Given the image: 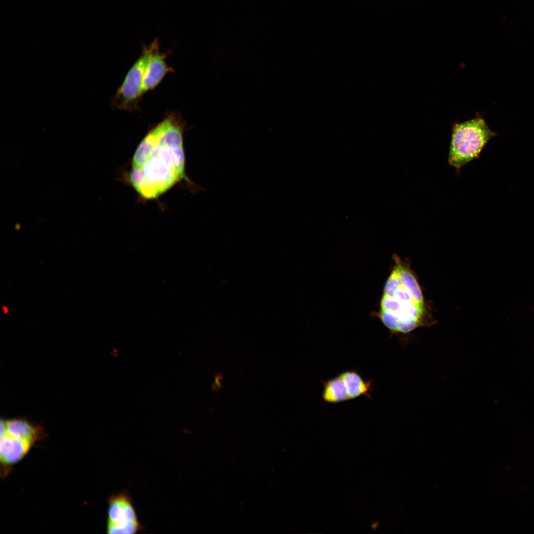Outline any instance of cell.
Masks as SVG:
<instances>
[{
    "instance_id": "ba28073f",
    "label": "cell",
    "mask_w": 534,
    "mask_h": 534,
    "mask_svg": "<svg viewBox=\"0 0 534 534\" xmlns=\"http://www.w3.org/2000/svg\"><path fill=\"white\" fill-rule=\"evenodd\" d=\"M7 434L32 444L39 440L42 434L40 427L25 419H13L4 421Z\"/></svg>"
},
{
    "instance_id": "8fae6325",
    "label": "cell",
    "mask_w": 534,
    "mask_h": 534,
    "mask_svg": "<svg viewBox=\"0 0 534 534\" xmlns=\"http://www.w3.org/2000/svg\"><path fill=\"white\" fill-rule=\"evenodd\" d=\"M378 522H375V523H372L371 524V527L372 529H373L374 530H375V529H377V528L378 527Z\"/></svg>"
},
{
    "instance_id": "52a82bcc",
    "label": "cell",
    "mask_w": 534,
    "mask_h": 534,
    "mask_svg": "<svg viewBox=\"0 0 534 534\" xmlns=\"http://www.w3.org/2000/svg\"><path fill=\"white\" fill-rule=\"evenodd\" d=\"M32 444L7 433L0 436V459L1 463L12 464L21 459L32 445Z\"/></svg>"
},
{
    "instance_id": "5b68a950",
    "label": "cell",
    "mask_w": 534,
    "mask_h": 534,
    "mask_svg": "<svg viewBox=\"0 0 534 534\" xmlns=\"http://www.w3.org/2000/svg\"><path fill=\"white\" fill-rule=\"evenodd\" d=\"M108 502V534H133L142 529L127 491L113 494Z\"/></svg>"
},
{
    "instance_id": "9c48e42d",
    "label": "cell",
    "mask_w": 534,
    "mask_h": 534,
    "mask_svg": "<svg viewBox=\"0 0 534 534\" xmlns=\"http://www.w3.org/2000/svg\"><path fill=\"white\" fill-rule=\"evenodd\" d=\"M346 387L350 400L362 395L369 396L371 383L356 371L348 370L339 374Z\"/></svg>"
},
{
    "instance_id": "7a4b0ae2",
    "label": "cell",
    "mask_w": 534,
    "mask_h": 534,
    "mask_svg": "<svg viewBox=\"0 0 534 534\" xmlns=\"http://www.w3.org/2000/svg\"><path fill=\"white\" fill-rule=\"evenodd\" d=\"M380 317L395 334H406L432 324L427 316L424 300L414 295L400 281L384 290Z\"/></svg>"
},
{
    "instance_id": "30bf717a",
    "label": "cell",
    "mask_w": 534,
    "mask_h": 534,
    "mask_svg": "<svg viewBox=\"0 0 534 534\" xmlns=\"http://www.w3.org/2000/svg\"><path fill=\"white\" fill-rule=\"evenodd\" d=\"M322 398L328 403H338L349 400L345 384L337 375L323 383Z\"/></svg>"
},
{
    "instance_id": "3957f363",
    "label": "cell",
    "mask_w": 534,
    "mask_h": 534,
    "mask_svg": "<svg viewBox=\"0 0 534 534\" xmlns=\"http://www.w3.org/2000/svg\"><path fill=\"white\" fill-rule=\"evenodd\" d=\"M495 135L480 116L455 124L452 129L448 164L459 171L465 164L478 158L483 148Z\"/></svg>"
},
{
    "instance_id": "8992f818",
    "label": "cell",
    "mask_w": 534,
    "mask_h": 534,
    "mask_svg": "<svg viewBox=\"0 0 534 534\" xmlns=\"http://www.w3.org/2000/svg\"><path fill=\"white\" fill-rule=\"evenodd\" d=\"M150 45V54L143 82L144 93L154 89L168 72L174 71L166 62V55L160 51L158 40H154Z\"/></svg>"
},
{
    "instance_id": "277c9868",
    "label": "cell",
    "mask_w": 534,
    "mask_h": 534,
    "mask_svg": "<svg viewBox=\"0 0 534 534\" xmlns=\"http://www.w3.org/2000/svg\"><path fill=\"white\" fill-rule=\"evenodd\" d=\"M150 54V44L144 46L116 91L112 101L115 108L129 111L138 110V103L144 94L143 78Z\"/></svg>"
},
{
    "instance_id": "6da1fadb",
    "label": "cell",
    "mask_w": 534,
    "mask_h": 534,
    "mask_svg": "<svg viewBox=\"0 0 534 534\" xmlns=\"http://www.w3.org/2000/svg\"><path fill=\"white\" fill-rule=\"evenodd\" d=\"M184 123L177 113L153 127L133 157L129 182L143 199H156L179 182L185 175Z\"/></svg>"
}]
</instances>
